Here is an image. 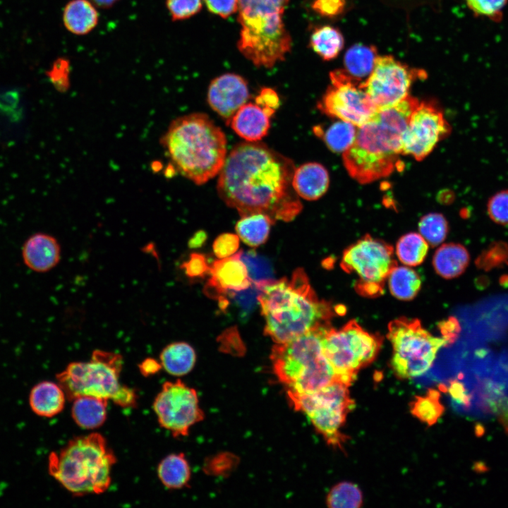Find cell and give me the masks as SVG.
<instances>
[{
    "mask_svg": "<svg viewBox=\"0 0 508 508\" xmlns=\"http://www.w3.org/2000/svg\"><path fill=\"white\" fill-rule=\"evenodd\" d=\"M293 161L258 142L231 150L220 171V198L241 216L262 213L274 222L293 220L302 210L292 186Z\"/></svg>",
    "mask_w": 508,
    "mask_h": 508,
    "instance_id": "6da1fadb",
    "label": "cell"
},
{
    "mask_svg": "<svg viewBox=\"0 0 508 508\" xmlns=\"http://www.w3.org/2000/svg\"><path fill=\"white\" fill-rule=\"evenodd\" d=\"M418 102L409 95L379 109L372 119L358 127L353 143L343 153L344 167L353 179L369 183L401 169L402 135Z\"/></svg>",
    "mask_w": 508,
    "mask_h": 508,
    "instance_id": "7a4b0ae2",
    "label": "cell"
},
{
    "mask_svg": "<svg viewBox=\"0 0 508 508\" xmlns=\"http://www.w3.org/2000/svg\"><path fill=\"white\" fill-rule=\"evenodd\" d=\"M257 286L260 289L258 300L265 320V333L276 344L330 325L334 308L318 299L303 269H296L290 279H273Z\"/></svg>",
    "mask_w": 508,
    "mask_h": 508,
    "instance_id": "3957f363",
    "label": "cell"
},
{
    "mask_svg": "<svg viewBox=\"0 0 508 508\" xmlns=\"http://www.w3.org/2000/svg\"><path fill=\"white\" fill-rule=\"evenodd\" d=\"M172 168L196 185L218 174L226 157L224 132L206 114L174 119L159 140Z\"/></svg>",
    "mask_w": 508,
    "mask_h": 508,
    "instance_id": "277c9868",
    "label": "cell"
},
{
    "mask_svg": "<svg viewBox=\"0 0 508 508\" xmlns=\"http://www.w3.org/2000/svg\"><path fill=\"white\" fill-rule=\"evenodd\" d=\"M116 462L105 438L93 433L74 437L58 453L51 452L48 470L73 496L81 497L107 491Z\"/></svg>",
    "mask_w": 508,
    "mask_h": 508,
    "instance_id": "5b68a950",
    "label": "cell"
},
{
    "mask_svg": "<svg viewBox=\"0 0 508 508\" xmlns=\"http://www.w3.org/2000/svg\"><path fill=\"white\" fill-rule=\"evenodd\" d=\"M289 0H238L241 25L237 47L258 67L272 68L284 60L292 41L283 21Z\"/></svg>",
    "mask_w": 508,
    "mask_h": 508,
    "instance_id": "8992f818",
    "label": "cell"
},
{
    "mask_svg": "<svg viewBox=\"0 0 508 508\" xmlns=\"http://www.w3.org/2000/svg\"><path fill=\"white\" fill-rule=\"evenodd\" d=\"M329 325L313 329L272 347L273 370L287 392H312L337 380L322 346L323 332Z\"/></svg>",
    "mask_w": 508,
    "mask_h": 508,
    "instance_id": "52a82bcc",
    "label": "cell"
},
{
    "mask_svg": "<svg viewBox=\"0 0 508 508\" xmlns=\"http://www.w3.org/2000/svg\"><path fill=\"white\" fill-rule=\"evenodd\" d=\"M123 363L119 353L96 349L88 361L70 363L56 377L69 401L90 396L111 399L121 407H135V389L120 382Z\"/></svg>",
    "mask_w": 508,
    "mask_h": 508,
    "instance_id": "ba28073f",
    "label": "cell"
},
{
    "mask_svg": "<svg viewBox=\"0 0 508 508\" xmlns=\"http://www.w3.org/2000/svg\"><path fill=\"white\" fill-rule=\"evenodd\" d=\"M387 338L392 346L391 367L400 379L425 373L433 365L439 350L450 344L444 337H436L417 319L399 318L389 322Z\"/></svg>",
    "mask_w": 508,
    "mask_h": 508,
    "instance_id": "9c48e42d",
    "label": "cell"
},
{
    "mask_svg": "<svg viewBox=\"0 0 508 508\" xmlns=\"http://www.w3.org/2000/svg\"><path fill=\"white\" fill-rule=\"evenodd\" d=\"M382 342L378 334L365 331L355 320L349 321L339 329L329 325L322 336L323 353L337 380L349 386L359 370L376 358Z\"/></svg>",
    "mask_w": 508,
    "mask_h": 508,
    "instance_id": "30bf717a",
    "label": "cell"
},
{
    "mask_svg": "<svg viewBox=\"0 0 508 508\" xmlns=\"http://www.w3.org/2000/svg\"><path fill=\"white\" fill-rule=\"evenodd\" d=\"M349 387L337 380L315 392H287V395L294 409L309 418L328 445L341 447L345 441L341 429L355 406Z\"/></svg>",
    "mask_w": 508,
    "mask_h": 508,
    "instance_id": "8fae6325",
    "label": "cell"
},
{
    "mask_svg": "<svg viewBox=\"0 0 508 508\" xmlns=\"http://www.w3.org/2000/svg\"><path fill=\"white\" fill-rule=\"evenodd\" d=\"M397 265L393 248L379 239L366 235L351 245L343 253L341 266L360 278L357 291L368 296L382 293L383 282Z\"/></svg>",
    "mask_w": 508,
    "mask_h": 508,
    "instance_id": "7c38bea8",
    "label": "cell"
},
{
    "mask_svg": "<svg viewBox=\"0 0 508 508\" xmlns=\"http://www.w3.org/2000/svg\"><path fill=\"white\" fill-rule=\"evenodd\" d=\"M329 78L331 83L318 104L323 113L357 127L374 117L378 109L365 89V81L341 69L330 73Z\"/></svg>",
    "mask_w": 508,
    "mask_h": 508,
    "instance_id": "4fadbf2b",
    "label": "cell"
},
{
    "mask_svg": "<svg viewBox=\"0 0 508 508\" xmlns=\"http://www.w3.org/2000/svg\"><path fill=\"white\" fill-rule=\"evenodd\" d=\"M152 408L160 426L174 437L186 436L190 427L204 418L196 391L181 380L163 383Z\"/></svg>",
    "mask_w": 508,
    "mask_h": 508,
    "instance_id": "5bb4252c",
    "label": "cell"
},
{
    "mask_svg": "<svg viewBox=\"0 0 508 508\" xmlns=\"http://www.w3.org/2000/svg\"><path fill=\"white\" fill-rule=\"evenodd\" d=\"M425 74L409 68L392 56H377L364 87L379 110L406 98L412 83Z\"/></svg>",
    "mask_w": 508,
    "mask_h": 508,
    "instance_id": "9a60e30c",
    "label": "cell"
},
{
    "mask_svg": "<svg viewBox=\"0 0 508 508\" xmlns=\"http://www.w3.org/2000/svg\"><path fill=\"white\" fill-rule=\"evenodd\" d=\"M450 131L440 108L433 102H419L402 135V155L422 160Z\"/></svg>",
    "mask_w": 508,
    "mask_h": 508,
    "instance_id": "2e32d148",
    "label": "cell"
},
{
    "mask_svg": "<svg viewBox=\"0 0 508 508\" xmlns=\"http://www.w3.org/2000/svg\"><path fill=\"white\" fill-rule=\"evenodd\" d=\"M248 97L246 80L235 73H225L215 78L211 81L207 91L210 107L225 120L227 125Z\"/></svg>",
    "mask_w": 508,
    "mask_h": 508,
    "instance_id": "e0dca14e",
    "label": "cell"
},
{
    "mask_svg": "<svg viewBox=\"0 0 508 508\" xmlns=\"http://www.w3.org/2000/svg\"><path fill=\"white\" fill-rule=\"evenodd\" d=\"M211 278L205 286V294L219 298L228 291H241L250 286L247 268L238 253L214 261L210 266Z\"/></svg>",
    "mask_w": 508,
    "mask_h": 508,
    "instance_id": "ac0fdd59",
    "label": "cell"
},
{
    "mask_svg": "<svg viewBox=\"0 0 508 508\" xmlns=\"http://www.w3.org/2000/svg\"><path fill=\"white\" fill-rule=\"evenodd\" d=\"M24 265L37 273L54 269L61 260V246L57 239L48 234L38 232L30 236L21 248Z\"/></svg>",
    "mask_w": 508,
    "mask_h": 508,
    "instance_id": "d6986e66",
    "label": "cell"
},
{
    "mask_svg": "<svg viewBox=\"0 0 508 508\" xmlns=\"http://www.w3.org/2000/svg\"><path fill=\"white\" fill-rule=\"evenodd\" d=\"M274 111L256 103H246L235 113L229 124L245 140L257 142L267 134L270 119Z\"/></svg>",
    "mask_w": 508,
    "mask_h": 508,
    "instance_id": "ffe728a7",
    "label": "cell"
},
{
    "mask_svg": "<svg viewBox=\"0 0 508 508\" xmlns=\"http://www.w3.org/2000/svg\"><path fill=\"white\" fill-rule=\"evenodd\" d=\"M329 183L326 168L316 162H309L295 169L292 186L296 193L303 199L315 200L327 190Z\"/></svg>",
    "mask_w": 508,
    "mask_h": 508,
    "instance_id": "44dd1931",
    "label": "cell"
},
{
    "mask_svg": "<svg viewBox=\"0 0 508 508\" xmlns=\"http://www.w3.org/2000/svg\"><path fill=\"white\" fill-rule=\"evenodd\" d=\"M66 399V394L58 383L42 381L31 389L29 404L37 415L52 418L62 411Z\"/></svg>",
    "mask_w": 508,
    "mask_h": 508,
    "instance_id": "7402d4cb",
    "label": "cell"
},
{
    "mask_svg": "<svg viewBox=\"0 0 508 508\" xmlns=\"http://www.w3.org/2000/svg\"><path fill=\"white\" fill-rule=\"evenodd\" d=\"M99 17L97 7L90 0H71L64 8L62 20L69 32L85 35L97 27Z\"/></svg>",
    "mask_w": 508,
    "mask_h": 508,
    "instance_id": "603a6c76",
    "label": "cell"
},
{
    "mask_svg": "<svg viewBox=\"0 0 508 508\" xmlns=\"http://www.w3.org/2000/svg\"><path fill=\"white\" fill-rule=\"evenodd\" d=\"M469 261V253L464 246L449 243L442 245L435 251L433 263L435 272L440 276L453 279L466 270Z\"/></svg>",
    "mask_w": 508,
    "mask_h": 508,
    "instance_id": "cb8c5ba5",
    "label": "cell"
},
{
    "mask_svg": "<svg viewBox=\"0 0 508 508\" xmlns=\"http://www.w3.org/2000/svg\"><path fill=\"white\" fill-rule=\"evenodd\" d=\"M72 401L71 416L80 428L95 429L105 422L108 400L90 396H80Z\"/></svg>",
    "mask_w": 508,
    "mask_h": 508,
    "instance_id": "d4e9b609",
    "label": "cell"
},
{
    "mask_svg": "<svg viewBox=\"0 0 508 508\" xmlns=\"http://www.w3.org/2000/svg\"><path fill=\"white\" fill-rule=\"evenodd\" d=\"M159 361L162 368L174 376H183L190 373L196 361L194 349L184 341L167 345L161 351Z\"/></svg>",
    "mask_w": 508,
    "mask_h": 508,
    "instance_id": "484cf974",
    "label": "cell"
},
{
    "mask_svg": "<svg viewBox=\"0 0 508 508\" xmlns=\"http://www.w3.org/2000/svg\"><path fill=\"white\" fill-rule=\"evenodd\" d=\"M274 221L268 215L254 213L242 216L236 224L238 237L250 247L259 246L267 241Z\"/></svg>",
    "mask_w": 508,
    "mask_h": 508,
    "instance_id": "4316f807",
    "label": "cell"
},
{
    "mask_svg": "<svg viewBox=\"0 0 508 508\" xmlns=\"http://www.w3.org/2000/svg\"><path fill=\"white\" fill-rule=\"evenodd\" d=\"M157 474L165 487L179 489L188 485L190 469L183 454H171L160 461Z\"/></svg>",
    "mask_w": 508,
    "mask_h": 508,
    "instance_id": "83f0119b",
    "label": "cell"
},
{
    "mask_svg": "<svg viewBox=\"0 0 508 508\" xmlns=\"http://www.w3.org/2000/svg\"><path fill=\"white\" fill-rule=\"evenodd\" d=\"M377 56L374 46L356 44L345 53L344 71L353 78L361 81L371 73Z\"/></svg>",
    "mask_w": 508,
    "mask_h": 508,
    "instance_id": "f1b7e54d",
    "label": "cell"
},
{
    "mask_svg": "<svg viewBox=\"0 0 508 508\" xmlns=\"http://www.w3.org/2000/svg\"><path fill=\"white\" fill-rule=\"evenodd\" d=\"M313 50L324 61L335 59L342 50L344 39L341 32L330 25L316 28L310 39Z\"/></svg>",
    "mask_w": 508,
    "mask_h": 508,
    "instance_id": "f546056e",
    "label": "cell"
},
{
    "mask_svg": "<svg viewBox=\"0 0 508 508\" xmlns=\"http://www.w3.org/2000/svg\"><path fill=\"white\" fill-rule=\"evenodd\" d=\"M387 278L390 293L399 300L413 299L421 286L419 275L408 267L396 265L390 271Z\"/></svg>",
    "mask_w": 508,
    "mask_h": 508,
    "instance_id": "4dcf8cb0",
    "label": "cell"
},
{
    "mask_svg": "<svg viewBox=\"0 0 508 508\" xmlns=\"http://www.w3.org/2000/svg\"><path fill=\"white\" fill-rule=\"evenodd\" d=\"M358 127L340 120L332 123L326 129L315 128V134L320 136L328 148L334 152L344 153L353 143Z\"/></svg>",
    "mask_w": 508,
    "mask_h": 508,
    "instance_id": "1f68e13d",
    "label": "cell"
},
{
    "mask_svg": "<svg viewBox=\"0 0 508 508\" xmlns=\"http://www.w3.org/2000/svg\"><path fill=\"white\" fill-rule=\"evenodd\" d=\"M428 251V243L417 233H408L397 243L396 254L399 260L408 266H416L425 260Z\"/></svg>",
    "mask_w": 508,
    "mask_h": 508,
    "instance_id": "d6a6232c",
    "label": "cell"
},
{
    "mask_svg": "<svg viewBox=\"0 0 508 508\" xmlns=\"http://www.w3.org/2000/svg\"><path fill=\"white\" fill-rule=\"evenodd\" d=\"M438 391L430 389L424 396H416L411 403V413L428 425L435 424L445 411Z\"/></svg>",
    "mask_w": 508,
    "mask_h": 508,
    "instance_id": "836d02e7",
    "label": "cell"
},
{
    "mask_svg": "<svg viewBox=\"0 0 508 508\" xmlns=\"http://www.w3.org/2000/svg\"><path fill=\"white\" fill-rule=\"evenodd\" d=\"M362 502L361 490L356 485L349 482L336 485L327 497V506L332 508H358Z\"/></svg>",
    "mask_w": 508,
    "mask_h": 508,
    "instance_id": "e575fe53",
    "label": "cell"
},
{
    "mask_svg": "<svg viewBox=\"0 0 508 508\" xmlns=\"http://www.w3.org/2000/svg\"><path fill=\"white\" fill-rule=\"evenodd\" d=\"M238 253L253 283L259 285L273 280L274 272L271 263L265 257L258 255L254 250L246 252L241 250Z\"/></svg>",
    "mask_w": 508,
    "mask_h": 508,
    "instance_id": "d590c367",
    "label": "cell"
},
{
    "mask_svg": "<svg viewBox=\"0 0 508 508\" xmlns=\"http://www.w3.org/2000/svg\"><path fill=\"white\" fill-rule=\"evenodd\" d=\"M420 234L433 246L441 243L448 233V224L440 213H430L423 216L418 223Z\"/></svg>",
    "mask_w": 508,
    "mask_h": 508,
    "instance_id": "8d00e7d4",
    "label": "cell"
},
{
    "mask_svg": "<svg viewBox=\"0 0 508 508\" xmlns=\"http://www.w3.org/2000/svg\"><path fill=\"white\" fill-rule=\"evenodd\" d=\"M475 263L484 271L508 265V243L502 241L490 243L480 253Z\"/></svg>",
    "mask_w": 508,
    "mask_h": 508,
    "instance_id": "74e56055",
    "label": "cell"
},
{
    "mask_svg": "<svg viewBox=\"0 0 508 508\" xmlns=\"http://www.w3.org/2000/svg\"><path fill=\"white\" fill-rule=\"evenodd\" d=\"M476 16L485 17L500 22L508 0H464Z\"/></svg>",
    "mask_w": 508,
    "mask_h": 508,
    "instance_id": "f35d334b",
    "label": "cell"
},
{
    "mask_svg": "<svg viewBox=\"0 0 508 508\" xmlns=\"http://www.w3.org/2000/svg\"><path fill=\"white\" fill-rule=\"evenodd\" d=\"M260 288L254 283L248 288L241 290L228 291L226 294L233 299L235 305L241 310L242 317H247L255 308L258 297L260 294Z\"/></svg>",
    "mask_w": 508,
    "mask_h": 508,
    "instance_id": "ab89813d",
    "label": "cell"
},
{
    "mask_svg": "<svg viewBox=\"0 0 508 508\" xmlns=\"http://www.w3.org/2000/svg\"><path fill=\"white\" fill-rule=\"evenodd\" d=\"M487 212L496 224L508 225V189L498 191L489 198Z\"/></svg>",
    "mask_w": 508,
    "mask_h": 508,
    "instance_id": "60d3db41",
    "label": "cell"
},
{
    "mask_svg": "<svg viewBox=\"0 0 508 508\" xmlns=\"http://www.w3.org/2000/svg\"><path fill=\"white\" fill-rule=\"evenodd\" d=\"M165 5L173 21L188 19L202 8L201 0H166Z\"/></svg>",
    "mask_w": 508,
    "mask_h": 508,
    "instance_id": "b9f144b4",
    "label": "cell"
},
{
    "mask_svg": "<svg viewBox=\"0 0 508 508\" xmlns=\"http://www.w3.org/2000/svg\"><path fill=\"white\" fill-rule=\"evenodd\" d=\"M186 275L189 278H202L210 271L205 257L200 253H191L188 259L181 265Z\"/></svg>",
    "mask_w": 508,
    "mask_h": 508,
    "instance_id": "7bdbcfd3",
    "label": "cell"
},
{
    "mask_svg": "<svg viewBox=\"0 0 508 508\" xmlns=\"http://www.w3.org/2000/svg\"><path fill=\"white\" fill-rule=\"evenodd\" d=\"M239 246L238 235L224 233L219 235L213 243V251L218 258H225L236 252Z\"/></svg>",
    "mask_w": 508,
    "mask_h": 508,
    "instance_id": "ee69618b",
    "label": "cell"
},
{
    "mask_svg": "<svg viewBox=\"0 0 508 508\" xmlns=\"http://www.w3.org/2000/svg\"><path fill=\"white\" fill-rule=\"evenodd\" d=\"M346 5V0H314L311 7L320 16L332 18L341 15Z\"/></svg>",
    "mask_w": 508,
    "mask_h": 508,
    "instance_id": "f6af8a7d",
    "label": "cell"
},
{
    "mask_svg": "<svg viewBox=\"0 0 508 508\" xmlns=\"http://www.w3.org/2000/svg\"><path fill=\"white\" fill-rule=\"evenodd\" d=\"M68 61L64 59H57L48 72L52 83L58 90H65L68 85Z\"/></svg>",
    "mask_w": 508,
    "mask_h": 508,
    "instance_id": "bcb514c9",
    "label": "cell"
},
{
    "mask_svg": "<svg viewBox=\"0 0 508 508\" xmlns=\"http://www.w3.org/2000/svg\"><path fill=\"white\" fill-rule=\"evenodd\" d=\"M208 10L226 18L238 10V0H203Z\"/></svg>",
    "mask_w": 508,
    "mask_h": 508,
    "instance_id": "7dc6e473",
    "label": "cell"
},
{
    "mask_svg": "<svg viewBox=\"0 0 508 508\" xmlns=\"http://www.w3.org/2000/svg\"><path fill=\"white\" fill-rule=\"evenodd\" d=\"M255 102L263 108L275 111L279 105V98L274 90L264 87L256 97Z\"/></svg>",
    "mask_w": 508,
    "mask_h": 508,
    "instance_id": "c3c4849f",
    "label": "cell"
},
{
    "mask_svg": "<svg viewBox=\"0 0 508 508\" xmlns=\"http://www.w3.org/2000/svg\"><path fill=\"white\" fill-rule=\"evenodd\" d=\"M440 328L442 336L446 338L450 344L456 339L460 332V326L457 320L452 317L442 322L440 324Z\"/></svg>",
    "mask_w": 508,
    "mask_h": 508,
    "instance_id": "681fc988",
    "label": "cell"
},
{
    "mask_svg": "<svg viewBox=\"0 0 508 508\" xmlns=\"http://www.w3.org/2000/svg\"><path fill=\"white\" fill-rule=\"evenodd\" d=\"M138 368L143 376L148 377L158 373L162 366L160 361L153 358H146L140 363Z\"/></svg>",
    "mask_w": 508,
    "mask_h": 508,
    "instance_id": "f907efd6",
    "label": "cell"
},
{
    "mask_svg": "<svg viewBox=\"0 0 508 508\" xmlns=\"http://www.w3.org/2000/svg\"><path fill=\"white\" fill-rule=\"evenodd\" d=\"M207 237V235L205 231H198L188 240V246L193 249L200 248L205 243Z\"/></svg>",
    "mask_w": 508,
    "mask_h": 508,
    "instance_id": "816d5d0a",
    "label": "cell"
},
{
    "mask_svg": "<svg viewBox=\"0 0 508 508\" xmlns=\"http://www.w3.org/2000/svg\"><path fill=\"white\" fill-rule=\"evenodd\" d=\"M499 420L502 423V426L508 433V398L504 403L502 407L497 413Z\"/></svg>",
    "mask_w": 508,
    "mask_h": 508,
    "instance_id": "f5cc1de1",
    "label": "cell"
},
{
    "mask_svg": "<svg viewBox=\"0 0 508 508\" xmlns=\"http://www.w3.org/2000/svg\"><path fill=\"white\" fill-rule=\"evenodd\" d=\"M97 8L108 9L114 6L119 0H90Z\"/></svg>",
    "mask_w": 508,
    "mask_h": 508,
    "instance_id": "db71d44e",
    "label": "cell"
}]
</instances>
